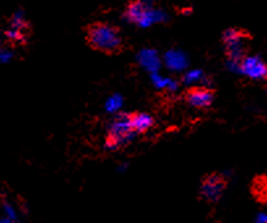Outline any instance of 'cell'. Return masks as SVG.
Here are the masks:
<instances>
[{
    "instance_id": "6da1fadb",
    "label": "cell",
    "mask_w": 267,
    "mask_h": 223,
    "mask_svg": "<svg viewBox=\"0 0 267 223\" xmlns=\"http://www.w3.org/2000/svg\"><path fill=\"white\" fill-rule=\"evenodd\" d=\"M85 43L92 50L105 55H119L127 50V43L118 27L106 21H93L84 28Z\"/></svg>"
},
{
    "instance_id": "7a4b0ae2",
    "label": "cell",
    "mask_w": 267,
    "mask_h": 223,
    "mask_svg": "<svg viewBox=\"0 0 267 223\" xmlns=\"http://www.w3.org/2000/svg\"><path fill=\"white\" fill-rule=\"evenodd\" d=\"M252 35L242 28H229L223 32L222 42L225 46V54L229 61L240 66L245 57H248L249 42L252 41Z\"/></svg>"
},
{
    "instance_id": "3957f363",
    "label": "cell",
    "mask_w": 267,
    "mask_h": 223,
    "mask_svg": "<svg viewBox=\"0 0 267 223\" xmlns=\"http://www.w3.org/2000/svg\"><path fill=\"white\" fill-rule=\"evenodd\" d=\"M134 134L136 133L133 122V112L118 113L111 121L105 139V146L110 150H115L125 142L130 141Z\"/></svg>"
},
{
    "instance_id": "277c9868",
    "label": "cell",
    "mask_w": 267,
    "mask_h": 223,
    "mask_svg": "<svg viewBox=\"0 0 267 223\" xmlns=\"http://www.w3.org/2000/svg\"><path fill=\"white\" fill-rule=\"evenodd\" d=\"M227 186H228V180L224 175L219 172L207 173L200 180L199 197L210 204H218L224 196Z\"/></svg>"
},
{
    "instance_id": "5b68a950",
    "label": "cell",
    "mask_w": 267,
    "mask_h": 223,
    "mask_svg": "<svg viewBox=\"0 0 267 223\" xmlns=\"http://www.w3.org/2000/svg\"><path fill=\"white\" fill-rule=\"evenodd\" d=\"M182 97L187 104L194 107V108H208L215 101L216 91L212 88L203 87V85H195V87L185 89Z\"/></svg>"
},
{
    "instance_id": "8992f818",
    "label": "cell",
    "mask_w": 267,
    "mask_h": 223,
    "mask_svg": "<svg viewBox=\"0 0 267 223\" xmlns=\"http://www.w3.org/2000/svg\"><path fill=\"white\" fill-rule=\"evenodd\" d=\"M123 17L129 23L143 27L151 21V9H149L148 4L143 0H130L125 8Z\"/></svg>"
},
{
    "instance_id": "52a82bcc",
    "label": "cell",
    "mask_w": 267,
    "mask_h": 223,
    "mask_svg": "<svg viewBox=\"0 0 267 223\" xmlns=\"http://www.w3.org/2000/svg\"><path fill=\"white\" fill-rule=\"evenodd\" d=\"M238 69L250 79L256 80H267V63L260 57H245Z\"/></svg>"
},
{
    "instance_id": "ba28073f",
    "label": "cell",
    "mask_w": 267,
    "mask_h": 223,
    "mask_svg": "<svg viewBox=\"0 0 267 223\" xmlns=\"http://www.w3.org/2000/svg\"><path fill=\"white\" fill-rule=\"evenodd\" d=\"M11 28L5 32V36L9 41L13 42H25L28 37L29 24L21 16H13L11 20Z\"/></svg>"
},
{
    "instance_id": "9c48e42d",
    "label": "cell",
    "mask_w": 267,
    "mask_h": 223,
    "mask_svg": "<svg viewBox=\"0 0 267 223\" xmlns=\"http://www.w3.org/2000/svg\"><path fill=\"white\" fill-rule=\"evenodd\" d=\"M250 193L258 204L267 205V175H258L253 179Z\"/></svg>"
},
{
    "instance_id": "30bf717a",
    "label": "cell",
    "mask_w": 267,
    "mask_h": 223,
    "mask_svg": "<svg viewBox=\"0 0 267 223\" xmlns=\"http://www.w3.org/2000/svg\"><path fill=\"white\" fill-rule=\"evenodd\" d=\"M133 122L136 134H144L155 125V118L148 113L133 112Z\"/></svg>"
}]
</instances>
